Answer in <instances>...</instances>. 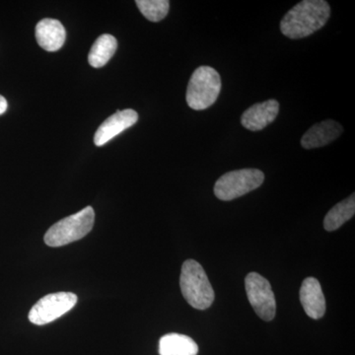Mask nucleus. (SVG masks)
Masks as SVG:
<instances>
[{
	"mask_svg": "<svg viewBox=\"0 0 355 355\" xmlns=\"http://www.w3.org/2000/svg\"><path fill=\"white\" fill-rule=\"evenodd\" d=\"M331 7L324 0H303L282 18L280 30L287 38H306L328 22Z\"/></svg>",
	"mask_w": 355,
	"mask_h": 355,
	"instance_id": "nucleus-1",
	"label": "nucleus"
},
{
	"mask_svg": "<svg viewBox=\"0 0 355 355\" xmlns=\"http://www.w3.org/2000/svg\"><path fill=\"white\" fill-rule=\"evenodd\" d=\"M180 286L187 302L198 310H205L214 303V291L207 272L195 260L184 261L182 266Z\"/></svg>",
	"mask_w": 355,
	"mask_h": 355,
	"instance_id": "nucleus-2",
	"label": "nucleus"
},
{
	"mask_svg": "<svg viewBox=\"0 0 355 355\" xmlns=\"http://www.w3.org/2000/svg\"><path fill=\"white\" fill-rule=\"evenodd\" d=\"M94 222V209L91 207H85L73 216L65 217L53 224L44 235V243L55 248L78 241L92 230Z\"/></svg>",
	"mask_w": 355,
	"mask_h": 355,
	"instance_id": "nucleus-3",
	"label": "nucleus"
},
{
	"mask_svg": "<svg viewBox=\"0 0 355 355\" xmlns=\"http://www.w3.org/2000/svg\"><path fill=\"white\" fill-rule=\"evenodd\" d=\"M221 90L218 72L210 67H200L193 71L188 89L187 103L196 111L209 108L216 102Z\"/></svg>",
	"mask_w": 355,
	"mask_h": 355,
	"instance_id": "nucleus-4",
	"label": "nucleus"
},
{
	"mask_svg": "<svg viewBox=\"0 0 355 355\" xmlns=\"http://www.w3.org/2000/svg\"><path fill=\"white\" fill-rule=\"evenodd\" d=\"M265 181V175L258 169H242L228 172L217 180L214 195L224 202L235 200L256 190Z\"/></svg>",
	"mask_w": 355,
	"mask_h": 355,
	"instance_id": "nucleus-5",
	"label": "nucleus"
},
{
	"mask_svg": "<svg viewBox=\"0 0 355 355\" xmlns=\"http://www.w3.org/2000/svg\"><path fill=\"white\" fill-rule=\"evenodd\" d=\"M77 300V296L72 292L49 294L33 306L28 318L31 323L38 326L51 323L71 310Z\"/></svg>",
	"mask_w": 355,
	"mask_h": 355,
	"instance_id": "nucleus-6",
	"label": "nucleus"
},
{
	"mask_svg": "<svg viewBox=\"0 0 355 355\" xmlns=\"http://www.w3.org/2000/svg\"><path fill=\"white\" fill-rule=\"evenodd\" d=\"M245 286L249 302L257 315L263 321H272L277 303L268 280L259 273L250 272L245 279Z\"/></svg>",
	"mask_w": 355,
	"mask_h": 355,
	"instance_id": "nucleus-7",
	"label": "nucleus"
},
{
	"mask_svg": "<svg viewBox=\"0 0 355 355\" xmlns=\"http://www.w3.org/2000/svg\"><path fill=\"white\" fill-rule=\"evenodd\" d=\"M139 121V114L132 109L118 111L109 116L104 123L98 128L94 135V144L97 146H103L108 144L110 140L116 135L125 132L127 128L132 127Z\"/></svg>",
	"mask_w": 355,
	"mask_h": 355,
	"instance_id": "nucleus-8",
	"label": "nucleus"
},
{
	"mask_svg": "<svg viewBox=\"0 0 355 355\" xmlns=\"http://www.w3.org/2000/svg\"><path fill=\"white\" fill-rule=\"evenodd\" d=\"M279 112V103L277 100H268L258 103L247 109L242 114L243 127L252 132L263 130L277 119Z\"/></svg>",
	"mask_w": 355,
	"mask_h": 355,
	"instance_id": "nucleus-9",
	"label": "nucleus"
},
{
	"mask_svg": "<svg viewBox=\"0 0 355 355\" xmlns=\"http://www.w3.org/2000/svg\"><path fill=\"white\" fill-rule=\"evenodd\" d=\"M300 301L306 314L312 319H321L326 313V299L321 284L314 277H308L302 282Z\"/></svg>",
	"mask_w": 355,
	"mask_h": 355,
	"instance_id": "nucleus-10",
	"label": "nucleus"
},
{
	"mask_svg": "<svg viewBox=\"0 0 355 355\" xmlns=\"http://www.w3.org/2000/svg\"><path fill=\"white\" fill-rule=\"evenodd\" d=\"M343 132V128L338 121H321L307 130L301 139V144L305 149L319 148L338 139Z\"/></svg>",
	"mask_w": 355,
	"mask_h": 355,
	"instance_id": "nucleus-11",
	"label": "nucleus"
},
{
	"mask_svg": "<svg viewBox=\"0 0 355 355\" xmlns=\"http://www.w3.org/2000/svg\"><path fill=\"white\" fill-rule=\"evenodd\" d=\"M36 40L39 46L46 51H58L64 46L67 32L58 20L46 18L36 26Z\"/></svg>",
	"mask_w": 355,
	"mask_h": 355,
	"instance_id": "nucleus-12",
	"label": "nucleus"
},
{
	"mask_svg": "<svg viewBox=\"0 0 355 355\" xmlns=\"http://www.w3.org/2000/svg\"><path fill=\"white\" fill-rule=\"evenodd\" d=\"M198 347L190 336L180 334H168L159 342L160 355H197Z\"/></svg>",
	"mask_w": 355,
	"mask_h": 355,
	"instance_id": "nucleus-13",
	"label": "nucleus"
},
{
	"mask_svg": "<svg viewBox=\"0 0 355 355\" xmlns=\"http://www.w3.org/2000/svg\"><path fill=\"white\" fill-rule=\"evenodd\" d=\"M118 42L112 35L104 34L96 40L94 44L89 51V64L95 69H100L108 64L116 53Z\"/></svg>",
	"mask_w": 355,
	"mask_h": 355,
	"instance_id": "nucleus-14",
	"label": "nucleus"
},
{
	"mask_svg": "<svg viewBox=\"0 0 355 355\" xmlns=\"http://www.w3.org/2000/svg\"><path fill=\"white\" fill-rule=\"evenodd\" d=\"M354 214L355 196L352 193L347 200L338 202L328 212L324 219V227L329 232L335 231L352 219Z\"/></svg>",
	"mask_w": 355,
	"mask_h": 355,
	"instance_id": "nucleus-15",
	"label": "nucleus"
},
{
	"mask_svg": "<svg viewBox=\"0 0 355 355\" xmlns=\"http://www.w3.org/2000/svg\"><path fill=\"white\" fill-rule=\"evenodd\" d=\"M135 3L142 15L151 22L164 19L169 12L170 2L167 0H137Z\"/></svg>",
	"mask_w": 355,
	"mask_h": 355,
	"instance_id": "nucleus-16",
	"label": "nucleus"
},
{
	"mask_svg": "<svg viewBox=\"0 0 355 355\" xmlns=\"http://www.w3.org/2000/svg\"><path fill=\"white\" fill-rule=\"evenodd\" d=\"M7 107H8V104H7L6 98L0 95V114L6 113Z\"/></svg>",
	"mask_w": 355,
	"mask_h": 355,
	"instance_id": "nucleus-17",
	"label": "nucleus"
}]
</instances>
